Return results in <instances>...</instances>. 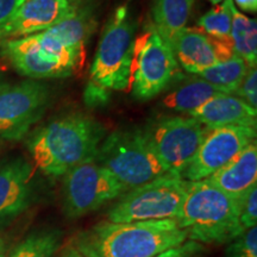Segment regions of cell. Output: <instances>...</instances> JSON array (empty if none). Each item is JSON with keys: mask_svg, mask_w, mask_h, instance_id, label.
I'll list each match as a JSON object with an SVG mask.
<instances>
[{"mask_svg": "<svg viewBox=\"0 0 257 257\" xmlns=\"http://www.w3.org/2000/svg\"><path fill=\"white\" fill-rule=\"evenodd\" d=\"M104 135L102 125L91 115L70 112L28 135L27 148L37 169L49 178H60L94 160Z\"/></svg>", "mask_w": 257, "mask_h": 257, "instance_id": "cell-1", "label": "cell"}, {"mask_svg": "<svg viewBox=\"0 0 257 257\" xmlns=\"http://www.w3.org/2000/svg\"><path fill=\"white\" fill-rule=\"evenodd\" d=\"M0 54L21 74L32 80L70 76L83 60L48 31L0 42Z\"/></svg>", "mask_w": 257, "mask_h": 257, "instance_id": "cell-6", "label": "cell"}, {"mask_svg": "<svg viewBox=\"0 0 257 257\" xmlns=\"http://www.w3.org/2000/svg\"><path fill=\"white\" fill-rule=\"evenodd\" d=\"M76 8L73 0H25L6 24L2 41L46 31L72 14Z\"/></svg>", "mask_w": 257, "mask_h": 257, "instance_id": "cell-14", "label": "cell"}, {"mask_svg": "<svg viewBox=\"0 0 257 257\" xmlns=\"http://www.w3.org/2000/svg\"><path fill=\"white\" fill-rule=\"evenodd\" d=\"M94 160L127 191L167 174L141 128L113 131L100 143Z\"/></svg>", "mask_w": 257, "mask_h": 257, "instance_id": "cell-5", "label": "cell"}, {"mask_svg": "<svg viewBox=\"0 0 257 257\" xmlns=\"http://www.w3.org/2000/svg\"><path fill=\"white\" fill-rule=\"evenodd\" d=\"M195 0H156L153 9L155 30L172 48L175 38L186 28Z\"/></svg>", "mask_w": 257, "mask_h": 257, "instance_id": "cell-19", "label": "cell"}, {"mask_svg": "<svg viewBox=\"0 0 257 257\" xmlns=\"http://www.w3.org/2000/svg\"><path fill=\"white\" fill-rule=\"evenodd\" d=\"M239 223L244 231L257 225V185L249 189L238 200Z\"/></svg>", "mask_w": 257, "mask_h": 257, "instance_id": "cell-26", "label": "cell"}, {"mask_svg": "<svg viewBox=\"0 0 257 257\" xmlns=\"http://www.w3.org/2000/svg\"><path fill=\"white\" fill-rule=\"evenodd\" d=\"M9 85H10V83L6 82V80L4 78V74H3L2 69H0V91H3V89L8 87Z\"/></svg>", "mask_w": 257, "mask_h": 257, "instance_id": "cell-32", "label": "cell"}, {"mask_svg": "<svg viewBox=\"0 0 257 257\" xmlns=\"http://www.w3.org/2000/svg\"><path fill=\"white\" fill-rule=\"evenodd\" d=\"M134 44L133 94L138 100H149L165 91L179 75V64L172 48L162 40L155 28Z\"/></svg>", "mask_w": 257, "mask_h": 257, "instance_id": "cell-11", "label": "cell"}, {"mask_svg": "<svg viewBox=\"0 0 257 257\" xmlns=\"http://www.w3.org/2000/svg\"><path fill=\"white\" fill-rule=\"evenodd\" d=\"M214 187L238 201L257 185V144L253 141L223 168L206 179Z\"/></svg>", "mask_w": 257, "mask_h": 257, "instance_id": "cell-16", "label": "cell"}, {"mask_svg": "<svg viewBox=\"0 0 257 257\" xmlns=\"http://www.w3.org/2000/svg\"><path fill=\"white\" fill-rule=\"evenodd\" d=\"M226 257H257V226L244 231L231 240L225 251Z\"/></svg>", "mask_w": 257, "mask_h": 257, "instance_id": "cell-25", "label": "cell"}, {"mask_svg": "<svg viewBox=\"0 0 257 257\" xmlns=\"http://www.w3.org/2000/svg\"><path fill=\"white\" fill-rule=\"evenodd\" d=\"M187 240L199 244H225L244 232L239 223L238 201L207 180L187 181L178 219Z\"/></svg>", "mask_w": 257, "mask_h": 257, "instance_id": "cell-4", "label": "cell"}, {"mask_svg": "<svg viewBox=\"0 0 257 257\" xmlns=\"http://www.w3.org/2000/svg\"><path fill=\"white\" fill-rule=\"evenodd\" d=\"M167 174L182 178L206 134V127L192 117H165L144 130Z\"/></svg>", "mask_w": 257, "mask_h": 257, "instance_id": "cell-9", "label": "cell"}, {"mask_svg": "<svg viewBox=\"0 0 257 257\" xmlns=\"http://www.w3.org/2000/svg\"><path fill=\"white\" fill-rule=\"evenodd\" d=\"M238 98L242 99L246 104L251 106L252 108L257 107V72L255 68H250L246 73L245 78L243 79L242 83L236 92Z\"/></svg>", "mask_w": 257, "mask_h": 257, "instance_id": "cell-27", "label": "cell"}, {"mask_svg": "<svg viewBox=\"0 0 257 257\" xmlns=\"http://www.w3.org/2000/svg\"><path fill=\"white\" fill-rule=\"evenodd\" d=\"M6 253V244L5 240L3 239V237L0 236V257H5Z\"/></svg>", "mask_w": 257, "mask_h": 257, "instance_id": "cell-33", "label": "cell"}, {"mask_svg": "<svg viewBox=\"0 0 257 257\" xmlns=\"http://www.w3.org/2000/svg\"><path fill=\"white\" fill-rule=\"evenodd\" d=\"M186 240L176 219L102 220L76 234L73 246L83 257H155Z\"/></svg>", "mask_w": 257, "mask_h": 257, "instance_id": "cell-2", "label": "cell"}, {"mask_svg": "<svg viewBox=\"0 0 257 257\" xmlns=\"http://www.w3.org/2000/svg\"><path fill=\"white\" fill-rule=\"evenodd\" d=\"M232 25L231 42L233 54L245 61L249 67L255 68L257 62V22L240 14L233 3L231 4Z\"/></svg>", "mask_w": 257, "mask_h": 257, "instance_id": "cell-21", "label": "cell"}, {"mask_svg": "<svg viewBox=\"0 0 257 257\" xmlns=\"http://www.w3.org/2000/svg\"><path fill=\"white\" fill-rule=\"evenodd\" d=\"M219 94L229 93L202 79H192L191 81L182 83L166 95L162 100V105L169 110L189 113Z\"/></svg>", "mask_w": 257, "mask_h": 257, "instance_id": "cell-20", "label": "cell"}, {"mask_svg": "<svg viewBox=\"0 0 257 257\" xmlns=\"http://www.w3.org/2000/svg\"><path fill=\"white\" fill-rule=\"evenodd\" d=\"M25 0H0V41L6 24Z\"/></svg>", "mask_w": 257, "mask_h": 257, "instance_id": "cell-29", "label": "cell"}, {"mask_svg": "<svg viewBox=\"0 0 257 257\" xmlns=\"http://www.w3.org/2000/svg\"><path fill=\"white\" fill-rule=\"evenodd\" d=\"M253 141H256V127L238 125L206 127L204 140L182 179L186 181L208 179Z\"/></svg>", "mask_w": 257, "mask_h": 257, "instance_id": "cell-12", "label": "cell"}, {"mask_svg": "<svg viewBox=\"0 0 257 257\" xmlns=\"http://www.w3.org/2000/svg\"><path fill=\"white\" fill-rule=\"evenodd\" d=\"M250 68L251 67H249L245 61L233 55L229 60L221 61L198 73L197 76L231 94L238 89Z\"/></svg>", "mask_w": 257, "mask_h": 257, "instance_id": "cell-22", "label": "cell"}, {"mask_svg": "<svg viewBox=\"0 0 257 257\" xmlns=\"http://www.w3.org/2000/svg\"><path fill=\"white\" fill-rule=\"evenodd\" d=\"M210 2H211V4H213V5H219L224 2V0H210Z\"/></svg>", "mask_w": 257, "mask_h": 257, "instance_id": "cell-34", "label": "cell"}, {"mask_svg": "<svg viewBox=\"0 0 257 257\" xmlns=\"http://www.w3.org/2000/svg\"><path fill=\"white\" fill-rule=\"evenodd\" d=\"M127 189L95 160L74 167L63 175L62 208L69 219H78L120 198Z\"/></svg>", "mask_w": 257, "mask_h": 257, "instance_id": "cell-8", "label": "cell"}, {"mask_svg": "<svg viewBox=\"0 0 257 257\" xmlns=\"http://www.w3.org/2000/svg\"><path fill=\"white\" fill-rule=\"evenodd\" d=\"M205 249L202 244L186 240L179 246L161 252L155 257H204Z\"/></svg>", "mask_w": 257, "mask_h": 257, "instance_id": "cell-28", "label": "cell"}, {"mask_svg": "<svg viewBox=\"0 0 257 257\" xmlns=\"http://www.w3.org/2000/svg\"><path fill=\"white\" fill-rule=\"evenodd\" d=\"M205 127H220L229 125L256 127L257 112L245 101L231 94H219L197 110L188 113Z\"/></svg>", "mask_w": 257, "mask_h": 257, "instance_id": "cell-17", "label": "cell"}, {"mask_svg": "<svg viewBox=\"0 0 257 257\" xmlns=\"http://www.w3.org/2000/svg\"><path fill=\"white\" fill-rule=\"evenodd\" d=\"M234 3L243 11L250 12V14H255L257 11V0H234Z\"/></svg>", "mask_w": 257, "mask_h": 257, "instance_id": "cell-30", "label": "cell"}, {"mask_svg": "<svg viewBox=\"0 0 257 257\" xmlns=\"http://www.w3.org/2000/svg\"><path fill=\"white\" fill-rule=\"evenodd\" d=\"M50 100V87L38 80L9 85L0 91V141L17 142L27 137Z\"/></svg>", "mask_w": 257, "mask_h": 257, "instance_id": "cell-10", "label": "cell"}, {"mask_svg": "<svg viewBox=\"0 0 257 257\" xmlns=\"http://www.w3.org/2000/svg\"><path fill=\"white\" fill-rule=\"evenodd\" d=\"M36 198L34 167L23 157L0 165V226L28 211Z\"/></svg>", "mask_w": 257, "mask_h": 257, "instance_id": "cell-13", "label": "cell"}, {"mask_svg": "<svg viewBox=\"0 0 257 257\" xmlns=\"http://www.w3.org/2000/svg\"><path fill=\"white\" fill-rule=\"evenodd\" d=\"M232 3L233 0H224L221 4L214 5L198 21L199 29L207 36L230 44L231 47H232L230 36L231 25H232V14H231Z\"/></svg>", "mask_w": 257, "mask_h": 257, "instance_id": "cell-24", "label": "cell"}, {"mask_svg": "<svg viewBox=\"0 0 257 257\" xmlns=\"http://www.w3.org/2000/svg\"><path fill=\"white\" fill-rule=\"evenodd\" d=\"M187 181L166 174L125 192L106 213L112 223L178 219Z\"/></svg>", "mask_w": 257, "mask_h": 257, "instance_id": "cell-7", "label": "cell"}, {"mask_svg": "<svg viewBox=\"0 0 257 257\" xmlns=\"http://www.w3.org/2000/svg\"><path fill=\"white\" fill-rule=\"evenodd\" d=\"M93 29L94 21L89 9L76 8L72 14L46 31L57 38L64 46L75 51L76 55L85 61L86 44Z\"/></svg>", "mask_w": 257, "mask_h": 257, "instance_id": "cell-18", "label": "cell"}, {"mask_svg": "<svg viewBox=\"0 0 257 257\" xmlns=\"http://www.w3.org/2000/svg\"><path fill=\"white\" fill-rule=\"evenodd\" d=\"M135 29L127 8L115 10L102 31L83 93L88 107L107 105L114 92L127 87L133 75Z\"/></svg>", "mask_w": 257, "mask_h": 257, "instance_id": "cell-3", "label": "cell"}, {"mask_svg": "<svg viewBox=\"0 0 257 257\" xmlns=\"http://www.w3.org/2000/svg\"><path fill=\"white\" fill-rule=\"evenodd\" d=\"M172 50L178 64L195 75L234 55L230 44L207 36L199 28H185L175 38Z\"/></svg>", "mask_w": 257, "mask_h": 257, "instance_id": "cell-15", "label": "cell"}, {"mask_svg": "<svg viewBox=\"0 0 257 257\" xmlns=\"http://www.w3.org/2000/svg\"><path fill=\"white\" fill-rule=\"evenodd\" d=\"M62 257H83L78 250L74 248L73 245H68V248L64 249Z\"/></svg>", "mask_w": 257, "mask_h": 257, "instance_id": "cell-31", "label": "cell"}, {"mask_svg": "<svg viewBox=\"0 0 257 257\" xmlns=\"http://www.w3.org/2000/svg\"><path fill=\"white\" fill-rule=\"evenodd\" d=\"M62 231L41 229L31 232L12 250L9 257H54L62 242Z\"/></svg>", "mask_w": 257, "mask_h": 257, "instance_id": "cell-23", "label": "cell"}]
</instances>
